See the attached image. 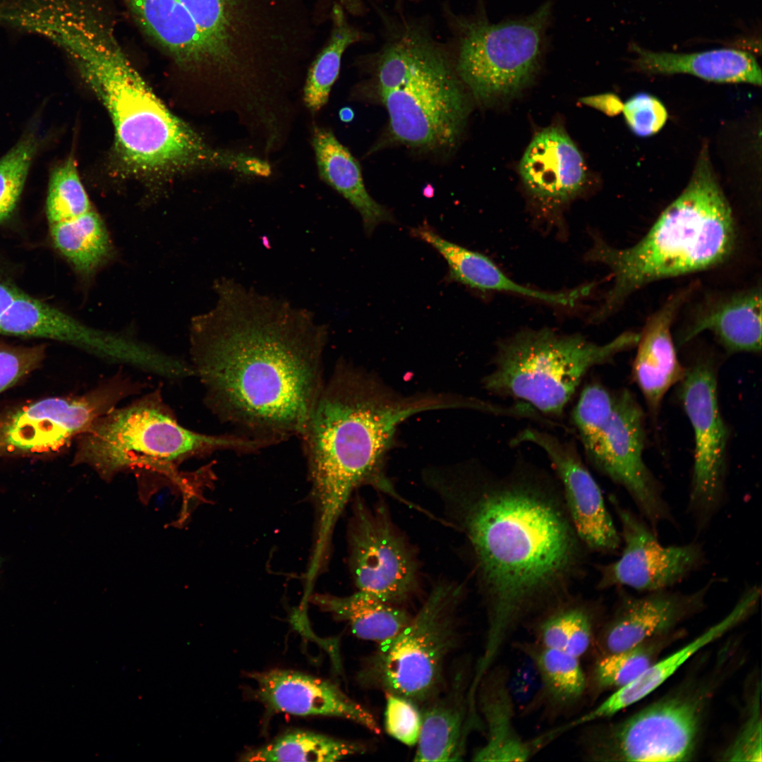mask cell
Instances as JSON below:
<instances>
[{
    "mask_svg": "<svg viewBox=\"0 0 762 762\" xmlns=\"http://www.w3.org/2000/svg\"><path fill=\"white\" fill-rule=\"evenodd\" d=\"M646 641L629 649L603 655L595 663L593 677L600 689L621 688L639 677L658 657L660 648Z\"/></svg>",
    "mask_w": 762,
    "mask_h": 762,
    "instance_id": "cell-37",
    "label": "cell"
},
{
    "mask_svg": "<svg viewBox=\"0 0 762 762\" xmlns=\"http://www.w3.org/2000/svg\"><path fill=\"white\" fill-rule=\"evenodd\" d=\"M190 329V366L221 421L270 446L303 432L324 385L327 328L287 301L229 278Z\"/></svg>",
    "mask_w": 762,
    "mask_h": 762,
    "instance_id": "cell-2",
    "label": "cell"
},
{
    "mask_svg": "<svg viewBox=\"0 0 762 762\" xmlns=\"http://www.w3.org/2000/svg\"><path fill=\"white\" fill-rule=\"evenodd\" d=\"M248 676L255 682V698L270 713L339 718L381 733L373 715L328 679L278 668Z\"/></svg>",
    "mask_w": 762,
    "mask_h": 762,
    "instance_id": "cell-18",
    "label": "cell"
},
{
    "mask_svg": "<svg viewBox=\"0 0 762 762\" xmlns=\"http://www.w3.org/2000/svg\"><path fill=\"white\" fill-rule=\"evenodd\" d=\"M761 597V588L746 589L733 609L720 621L671 655L655 660L632 682L617 689L610 696L588 712L562 724L565 732L611 717L647 696L663 684L696 653L721 637L743 621L755 609Z\"/></svg>",
    "mask_w": 762,
    "mask_h": 762,
    "instance_id": "cell-21",
    "label": "cell"
},
{
    "mask_svg": "<svg viewBox=\"0 0 762 762\" xmlns=\"http://www.w3.org/2000/svg\"><path fill=\"white\" fill-rule=\"evenodd\" d=\"M680 397L692 426L695 449L687 509L696 531H704L725 498L727 428L720 410L711 361L685 370Z\"/></svg>",
    "mask_w": 762,
    "mask_h": 762,
    "instance_id": "cell-15",
    "label": "cell"
},
{
    "mask_svg": "<svg viewBox=\"0 0 762 762\" xmlns=\"http://www.w3.org/2000/svg\"><path fill=\"white\" fill-rule=\"evenodd\" d=\"M380 23L378 49L363 56L375 80L395 141L416 148L447 149L458 140L468 104L446 41L428 16L369 3Z\"/></svg>",
    "mask_w": 762,
    "mask_h": 762,
    "instance_id": "cell-4",
    "label": "cell"
},
{
    "mask_svg": "<svg viewBox=\"0 0 762 762\" xmlns=\"http://www.w3.org/2000/svg\"><path fill=\"white\" fill-rule=\"evenodd\" d=\"M622 111L629 128L640 137L655 134L667 119L664 104L656 97L646 92L630 97L623 104Z\"/></svg>",
    "mask_w": 762,
    "mask_h": 762,
    "instance_id": "cell-40",
    "label": "cell"
},
{
    "mask_svg": "<svg viewBox=\"0 0 762 762\" xmlns=\"http://www.w3.org/2000/svg\"><path fill=\"white\" fill-rule=\"evenodd\" d=\"M384 725L389 735L409 746L417 744L421 729V711L411 701L385 693Z\"/></svg>",
    "mask_w": 762,
    "mask_h": 762,
    "instance_id": "cell-39",
    "label": "cell"
},
{
    "mask_svg": "<svg viewBox=\"0 0 762 762\" xmlns=\"http://www.w3.org/2000/svg\"><path fill=\"white\" fill-rule=\"evenodd\" d=\"M513 445L530 442L547 454L572 524L589 553L612 555L622 541L602 490L574 445L547 432L525 428Z\"/></svg>",
    "mask_w": 762,
    "mask_h": 762,
    "instance_id": "cell-17",
    "label": "cell"
},
{
    "mask_svg": "<svg viewBox=\"0 0 762 762\" xmlns=\"http://www.w3.org/2000/svg\"><path fill=\"white\" fill-rule=\"evenodd\" d=\"M73 157L53 170L46 201L49 225L78 217L93 209Z\"/></svg>",
    "mask_w": 762,
    "mask_h": 762,
    "instance_id": "cell-36",
    "label": "cell"
},
{
    "mask_svg": "<svg viewBox=\"0 0 762 762\" xmlns=\"http://www.w3.org/2000/svg\"><path fill=\"white\" fill-rule=\"evenodd\" d=\"M384 1L385 0H365V1L367 3L373 2V3H376V4H382ZM396 1L404 3V4H406V3L418 4V3L423 2L425 0H396Z\"/></svg>",
    "mask_w": 762,
    "mask_h": 762,
    "instance_id": "cell-45",
    "label": "cell"
},
{
    "mask_svg": "<svg viewBox=\"0 0 762 762\" xmlns=\"http://www.w3.org/2000/svg\"><path fill=\"white\" fill-rule=\"evenodd\" d=\"M610 500L620 524L622 548L616 560L595 565L598 590L629 587L648 593L668 589L706 564L700 543L664 545L640 514L622 506L615 496Z\"/></svg>",
    "mask_w": 762,
    "mask_h": 762,
    "instance_id": "cell-16",
    "label": "cell"
},
{
    "mask_svg": "<svg viewBox=\"0 0 762 762\" xmlns=\"http://www.w3.org/2000/svg\"><path fill=\"white\" fill-rule=\"evenodd\" d=\"M759 704H754L749 720L725 756L732 761H761V719Z\"/></svg>",
    "mask_w": 762,
    "mask_h": 762,
    "instance_id": "cell-42",
    "label": "cell"
},
{
    "mask_svg": "<svg viewBox=\"0 0 762 762\" xmlns=\"http://www.w3.org/2000/svg\"><path fill=\"white\" fill-rule=\"evenodd\" d=\"M355 114L353 110L349 107L341 108L339 111V117L340 120L344 123L351 122L354 118Z\"/></svg>",
    "mask_w": 762,
    "mask_h": 762,
    "instance_id": "cell-44",
    "label": "cell"
},
{
    "mask_svg": "<svg viewBox=\"0 0 762 762\" xmlns=\"http://www.w3.org/2000/svg\"><path fill=\"white\" fill-rule=\"evenodd\" d=\"M72 59L111 117L114 157L126 175L159 180L195 169L231 168L234 152L212 148L171 112L114 35L90 37Z\"/></svg>",
    "mask_w": 762,
    "mask_h": 762,
    "instance_id": "cell-6",
    "label": "cell"
},
{
    "mask_svg": "<svg viewBox=\"0 0 762 762\" xmlns=\"http://www.w3.org/2000/svg\"><path fill=\"white\" fill-rule=\"evenodd\" d=\"M536 669L541 689L552 702L569 705L583 695L587 682L579 658L536 643L520 648Z\"/></svg>",
    "mask_w": 762,
    "mask_h": 762,
    "instance_id": "cell-35",
    "label": "cell"
},
{
    "mask_svg": "<svg viewBox=\"0 0 762 762\" xmlns=\"http://www.w3.org/2000/svg\"><path fill=\"white\" fill-rule=\"evenodd\" d=\"M519 171L529 194L548 212L558 210L576 197L586 181L579 150L559 127L546 128L533 138Z\"/></svg>",
    "mask_w": 762,
    "mask_h": 762,
    "instance_id": "cell-20",
    "label": "cell"
},
{
    "mask_svg": "<svg viewBox=\"0 0 762 762\" xmlns=\"http://www.w3.org/2000/svg\"><path fill=\"white\" fill-rule=\"evenodd\" d=\"M441 8L455 70L478 100L508 99L533 78L547 44L550 1L526 16L499 23L489 20L482 0L468 14L456 13L446 1Z\"/></svg>",
    "mask_w": 762,
    "mask_h": 762,
    "instance_id": "cell-9",
    "label": "cell"
},
{
    "mask_svg": "<svg viewBox=\"0 0 762 762\" xmlns=\"http://www.w3.org/2000/svg\"><path fill=\"white\" fill-rule=\"evenodd\" d=\"M698 725L693 702L670 698L616 725L587 727L579 742L591 761H682L694 750Z\"/></svg>",
    "mask_w": 762,
    "mask_h": 762,
    "instance_id": "cell-12",
    "label": "cell"
},
{
    "mask_svg": "<svg viewBox=\"0 0 762 762\" xmlns=\"http://www.w3.org/2000/svg\"><path fill=\"white\" fill-rule=\"evenodd\" d=\"M597 605L572 595L533 624L538 643L580 658L592 642Z\"/></svg>",
    "mask_w": 762,
    "mask_h": 762,
    "instance_id": "cell-34",
    "label": "cell"
},
{
    "mask_svg": "<svg viewBox=\"0 0 762 762\" xmlns=\"http://www.w3.org/2000/svg\"><path fill=\"white\" fill-rule=\"evenodd\" d=\"M579 437L588 461L627 492L655 533L663 524H675L660 483L643 461V413L629 390L614 394L601 425Z\"/></svg>",
    "mask_w": 762,
    "mask_h": 762,
    "instance_id": "cell-11",
    "label": "cell"
},
{
    "mask_svg": "<svg viewBox=\"0 0 762 762\" xmlns=\"http://www.w3.org/2000/svg\"><path fill=\"white\" fill-rule=\"evenodd\" d=\"M145 33L176 62L207 68L226 80L230 75L222 59L179 0H124Z\"/></svg>",
    "mask_w": 762,
    "mask_h": 762,
    "instance_id": "cell-23",
    "label": "cell"
},
{
    "mask_svg": "<svg viewBox=\"0 0 762 762\" xmlns=\"http://www.w3.org/2000/svg\"><path fill=\"white\" fill-rule=\"evenodd\" d=\"M140 390V384L119 373L82 396L47 398L23 406L0 422V454L60 450Z\"/></svg>",
    "mask_w": 762,
    "mask_h": 762,
    "instance_id": "cell-13",
    "label": "cell"
},
{
    "mask_svg": "<svg viewBox=\"0 0 762 762\" xmlns=\"http://www.w3.org/2000/svg\"><path fill=\"white\" fill-rule=\"evenodd\" d=\"M348 528L349 569L358 591L397 605L418 588L416 555L383 503L354 500Z\"/></svg>",
    "mask_w": 762,
    "mask_h": 762,
    "instance_id": "cell-14",
    "label": "cell"
},
{
    "mask_svg": "<svg viewBox=\"0 0 762 762\" xmlns=\"http://www.w3.org/2000/svg\"><path fill=\"white\" fill-rule=\"evenodd\" d=\"M462 584L439 581L410 622L378 644L358 673L359 683L424 706L443 687L446 663L459 640Z\"/></svg>",
    "mask_w": 762,
    "mask_h": 762,
    "instance_id": "cell-10",
    "label": "cell"
},
{
    "mask_svg": "<svg viewBox=\"0 0 762 762\" xmlns=\"http://www.w3.org/2000/svg\"><path fill=\"white\" fill-rule=\"evenodd\" d=\"M713 581L689 593L668 589L636 597L618 590V602L600 636L605 654L625 651L667 632L704 605Z\"/></svg>",
    "mask_w": 762,
    "mask_h": 762,
    "instance_id": "cell-19",
    "label": "cell"
},
{
    "mask_svg": "<svg viewBox=\"0 0 762 762\" xmlns=\"http://www.w3.org/2000/svg\"><path fill=\"white\" fill-rule=\"evenodd\" d=\"M364 744L312 731L295 730L241 755V761H338L362 754Z\"/></svg>",
    "mask_w": 762,
    "mask_h": 762,
    "instance_id": "cell-33",
    "label": "cell"
},
{
    "mask_svg": "<svg viewBox=\"0 0 762 762\" xmlns=\"http://www.w3.org/2000/svg\"><path fill=\"white\" fill-rule=\"evenodd\" d=\"M691 287L672 294L646 322L636 346L632 365L634 380L641 391L653 415H656L663 397L685 374L672 337V325Z\"/></svg>",
    "mask_w": 762,
    "mask_h": 762,
    "instance_id": "cell-22",
    "label": "cell"
},
{
    "mask_svg": "<svg viewBox=\"0 0 762 762\" xmlns=\"http://www.w3.org/2000/svg\"><path fill=\"white\" fill-rule=\"evenodd\" d=\"M20 291L0 279V315L9 306Z\"/></svg>",
    "mask_w": 762,
    "mask_h": 762,
    "instance_id": "cell-43",
    "label": "cell"
},
{
    "mask_svg": "<svg viewBox=\"0 0 762 762\" xmlns=\"http://www.w3.org/2000/svg\"><path fill=\"white\" fill-rule=\"evenodd\" d=\"M423 480L466 539L486 620L476 665L488 670L521 627L574 595L589 552L555 476L530 462L504 474L474 461L430 466Z\"/></svg>",
    "mask_w": 762,
    "mask_h": 762,
    "instance_id": "cell-1",
    "label": "cell"
},
{
    "mask_svg": "<svg viewBox=\"0 0 762 762\" xmlns=\"http://www.w3.org/2000/svg\"><path fill=\"white\" fill-rule=\"evenodd\" d=\"M74 463L102 476L146 467L169 473L183 461L221 450L258 452L267 445L242 435H212L181 425L156 389L97 418L77 438Z\"/></svg>",
    "mask_w": 762,
    "mask_h": 762,
    "instance_id": "cell-7",
    "label": "cell"
},
{
    "mask_svg": "<svg viewBox=\"0 0 762 762\" xmlns=\"http://www.w3.org/2000/svg\"><path fill=\"white\" fill-rule=\"evenodd\" d=\"M42 357L43 349L40 346L0 348V392L33 370Z\"/></svg>",
    "mask_w": 762,
    "mask_h": 762,
    "instance_id": "cell-41",
    "label": "cell"
},
{
    "mask_svg": "<svg viewBox=\"0 0 762 762\" xmlns=\"http://www.w3.org/2000/svg\"><path fill=\"white\" fill-rule=\"evenodd\" d=\"M710 332L729 352L757 353L761 349V291L754 286L718 301L696 316L679 338L684 344Z\"/></svg>",
    "mask_w": 762,
    "mask_h": 762,
    "instance_id": "cell-28",
    "label": "cell"
},
{
    "mask_svg": "<svg viewBox=\"0 0 762 762\" xmlns=\"http://www.w3.org/2000/svg\"><path fill=\"white\" fill-rule=\"evenodd\" d=\"M312 145L320 178L359 212L367 234L382 223L394 222L390 211L370 195L359 163L331 131L314 126Z\"/></svg>",
    "mask_w": 762,
    "mask_h": 762,
    "instance_id": "cell-29",
    "label": "cell"
},
{
    "mask_svg": "<svg viewBox=\"0 0 762 762\" xmlns=\"http://www.w3.org/2000/svg\"><path fill=\"white\" fill-rule=\"evenodd\" d=\"M412 235L434 248L446 260L450 280L483 291L516 294L551 305L574 306L581 300L578 287L563 292H547L516 283L507 276L489 258L451 242L429 226L411 229Z\"/></svg>",
    "mask_w": 762,
    "mask_h": 762,
    "instance_id": "cell-26",
    "label": "cell"
},
{
    "mask_svg": "<svg viewBox=\"0 0 762 762\" xmlns=\"http://www.w3.org/2000/svg\"><path fill=\"white\" fill-rule=\"evenodd\" d=\"M592 237L585 260L605 265L613 277L611 288L590 318L593 322L610 317L647 284L726 262L735 248L737 230L707 147L702 148L687 186L638 242L619 248L598 235Z\"/></svg>",
    "mask_w": 762,
    "mask_h": 762,
    "instance_id": "cell-5",
    "label": "cell"
},
{
    "mask_svg": "<svg viewBox=\"0 0 762 762\" xmlns=\"http://www.w3.org/2000/svg\"><path fill=\"white\" fill-rule=\"evenodd\" d=\"M38 146L37 136L29 133L0 159V223L17 205Z\"/></svg>",
    "mask_w": 762,
    "mask_h": 762,
    "instance_id": "cell-38",
    "label": "cell"
},
{
    "mask_svg": "<svg viewBox=\"0 0 762 762\" xmlns=\"http://www.w3.org/2000/svg\"><path fill=\"white\" fill-rule=\"evenodd\" d=\"M632 67L649 75L687 73L715 83L761 84V68L749 52L718 49L694 53L653 52L631 45Z\"/></svg>",
    "mask_w": 762,
    "mask_h": 762,
    "instance_id": "cell-27",
    "label": "cell"
},
{
    "mask_svg": "<svg viewBox=\"0 0 762 762\" xmlns=\"http://www.w3.org/2000/svg\"><path fill=\"white\" fill-rule=\"evenodd\" d=\"M469 683L457 674L449 688L425 703L414 761H460L471 730L483 728L470 708Z\"/></svg>",
    "mask_w": 762,
    "mask_h": 762,
    "instance_id": "cell-24",
    "label": "cell"
},
{
    "mask_svg": "<svg viewBox=\"0 0 762 762\" xmlns=\"http://www.w3.org/2000/svg\"><path fill=\"white\" fill-rule=\"evenodd\" d=\"M639 338V333L626 332L599 344L579 334L524 329L497 344L482 384L491 394L560 416L589 370L636 346Z\"/></svg>",
    "mask_w": 762,
    "mask_h": 762,
    "instance_id": "cell-8",
    "label": "cell"
},
{
    "mask_svg": "<svg viewBox=\"0 0 762 762\" xmlns=\"http://www.w3.org/2000/svg\"><path fill=\"white\" fill-rule=\"evenodd\" d=\"M469 406L462 395L401 394L373 373L339 361L299 437L316 512L312 556L329 555L337 521L358 488L370 485L400 499L385 465L402 423L420 413Z\"/></svg>",
    "mask_w": 762,
    "mask_h": 762,
    "instance_id": "cell-3",
    "label": "cell"
},
{
    "mask_svg": "<svg viewBox=\"0 0 762 762\" xmlns=\"http://www.w3.org/2000/svg\"><path fill=\"white\" fill-rule=\"evenodd\" d=\"M49 227L54 247L83 279H91L114 257L109 232L95 208Z\"/></svg>",
    "mask_w": 762,
    "mask_h": 762,
    "instance_id": "cell-31",
    "label": "cell"
},
{
    "mask_svg": "<svg viewBox=\"0 0 762 762\" xmlns=\"http://www.w3.org/2000/svg\"><path fill=\"white\" fill-rule=\"evenodd\" d=\"M347 16L341 6H332L329 36L308 71L303 98L312 113L318 112L327 104L345 52L353 45L374 40L373 33L351 23Z\"/></svg>",
    "mask_w": 762,
    "mask_h": 762,
    "instance_id": "cell-32",
    "label": "cell"
},
{
    "mask_svg": "<svg viewBox=\"0 0 762 762\" xmlns=\"http://www.w3.org/2000/svg\"><path fill=\"white\" fill-rule=\"evenodd\" d=\"M507 670L495 665L483 677L476 693V707L485 730V742L472 761H526L536 753L531 740L524 739L514 725V703Z\"/></svg>",
    "mask_w": 762,
    "mask_h": 762,
    "instance_id": "cell-25",
    "label": "cell"
},
{
    "mask_svg": "<svg viewBox=\"0 0 762 762\" xmlns=\"http://www.w3.org/2000/svg\"><path fill=\"white\" fill-rule=\"evenodd\" d=\"M308 601L346 622L359 639L378 644L397 634L412 617L404 609L360 591L345 596L311 594Z\"/></svg>",
    "mask_w": 762,
    "mask_h": 762,
    "instance_id": "cell-30",
    "label": "cell"
}]
</instances>
